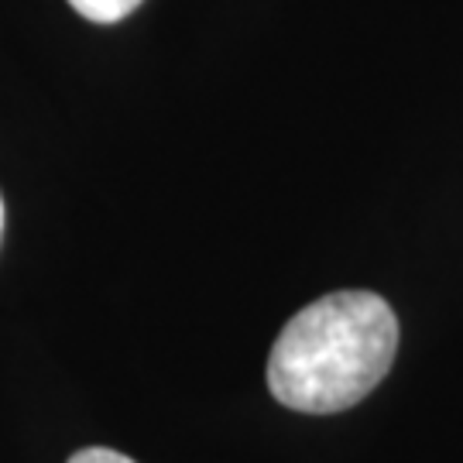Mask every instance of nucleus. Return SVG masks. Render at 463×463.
I'll return each mask as SVG.
<instances>
[{"label":"nucleus","mask_w":463,"mask_h":463,"mask_svg":"<svg viewBox=\"0 0 463 463\" xmlns=\"http://www.w3.org/2000/svg\"><path fill=\"white\" fill-rule=\"evenodd\" d=\"M398 354V316L378 292H330L298 309L268 357V388L285 409L330 415L378 388Z\"/></svg>","instance_id":"f257e3e1"},{"label":"nucleus","mask_w":463,"mask_h":463,"mask_svg":"<svg viewBox=\"0 0 463 463\" xmlns=\"http://www.w3.org/2000/svg\"><path fill=\"white\" fill-rule=\"evenodd\" d=\"M76 14H83L86 21H97V24H117L131 14L141 0H69Z\"/></svg>","instance_id":"f03ea898"},{"label":"nucleus","mask_w":463,"mask_h":463,"mask_svg":"<svg viewBox=\"0 0 463 463\" xmlns=\"http://www.w3.org/2000/svg\"><path fill=\"white\" fill-rule=\"evenodd\" d=\"M69 463H134L131 457H124V453H117V449H107V447H86L80 453H72Z\"/></svg>","instance_id":"7ed1b4c3"},{"label":"nucleus","mask_w":463,"mask_h":463,"mask_svg":"<svg viewBox=\"0 0 463 463\" xmlns=\"http://www.w3.org/2000/svg\"><path fill=\"white\" fill-rule=\"evenodd\" d=\"M0 241H4V199H0Z\"/></svg>","instance_id":"20e7f679"}]
</instances>
